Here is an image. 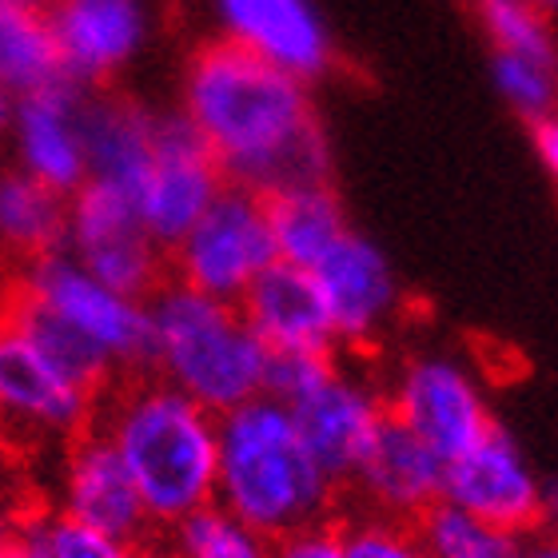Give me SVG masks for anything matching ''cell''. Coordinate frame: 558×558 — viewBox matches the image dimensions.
<instances>
[{"instance_id":"cell-1","label":"cell","mask_w":558,"mask_h":558,"mask_svg":"<svg viewBox=\"0 0 558 558\" xmlns=\"http://www.w3.org/2000/svg\"><path fill=\"white\" fill-rule=\"evenodd\" d=\"M184 117L208 140L228 184L256 196L327 184L331 175V148L303 81L228 36L187 64Z\"/></svg>"},{"instance_id":"cell-2","label":"cell","mask_w":558,"mask_h":558,"mask_svg":"<svg viewBox=\"0 0 558 558\" xmlns=\"http://www.w3.org/2000/svg\"><path fill=\"white\" fill-rule=\"evenodd\" d=\"M96 427L120 451L151 523H184L216 502L220 415L199 408L160 375H129L105 391Z\"/></svg>"},{"instance_id":"cell-3","label":"cell","mask_w":558,"mask_h":558,"mask_svg":"<svg viewBox=\"0 0 558 558\" xmlns=\"http://www.w3.org/2000/svg\"><path fill=\"white\" fill-rule=\"evenodd\" d=\"M336 487L339 483L315 463L295 415L279 399L259 396L220 415L216 502L271 543L303 526L327 523Z\"/></svg>"},{"instance_id":"cell-4","label":"cell","mask_w":558,"mask_h":558,"mask_svg":"<svg viewBox=\"0 0 558 558\" xmlns=\"http://www.w3.org/2000/svg\"><path fill=\"white\" fill-rule=\"evenodd\" d=\"M151 375L180 387L211 415L244 408L264 396L268 343L252 331L240 303L168 279L148 300Z\"/></svg>"},{"instance_id":"cell-5","label":"cell","mask_w":558,"mask_h":558,"mask_svg":"<svg viewBox=\"0 0 558 558\" xmlns=\"http://www.w3.org/2000/svg\"><path fill=\"white\" fill-rule=\"evenodd\" d=\"M16 291L76 331L117 375H151L148 303L108 288L69 252H52L21 268Z\"/></svg>"},{"instance_id":"cell-6","label":"cell","mask_w":558,"mask_h":558,"mask_svg":"<svg viewBox=\"0 0 558 558\" xmlns=\"http://www.w3.org/2000/svg\"><path fill=\"white\" fill-rule=\"evenodd\" d=\"M100 391L64 372L16 319L0 324V435L72 442L96 423Z\"/></svg>"},{"instance_id":"cell-7","label":"cell","mask_w":558,"mask_h":558,"mask_svg":"<svg viewBox=\"0 0 558 558\" xmlns=\"http://www.w3.org/2000/svg\"><path fill=\"white\" fill-rule=\"evenodd\" d=\"M72 259H81L108 288L148 303L168 283L172 259L148 235L140 220L136 196L108 180H88L69 196V244Z\"/></svg>"},{"instance_id":"cell-8","label":"cell","mask_w":558,"mask_h":558,"mask_svg":"<svg viewBox=\"0 0 558 558\" xmlns=\"http://www.w3.org/2000/svg\"><path fill=\"white\" fill-rule=\"evenodd\" d=\"M168 259H172L175 283H187L211 300L240 303L247 288L279 259L264 196L228 184L208 216L187 232V240Z\"/></svg>"},{"instance_id":"cell-9","label":"cell","mask_w":558,"mask_h":558,"mask_svg":"<svg viewBox=\"0 0 558 558\" xmlns=\"http://www.w3.org/2000/svg\"><path fill=\"white\" fill-rule=\"evenodd\" d=\"M223 187H228V175H223L216 151L208 148V140L196 132V124L184 112L160 117L156 160H151L148 180L136 192L140 220L151 240L172 256L187 240V232L208 216Z\"/></svg>"},{"instance_id":"cell-10","label":"cell","mask_w":558,"mask_h":558,"mask_svg":"<svg viewBox=\"0 0 558 558\" xmlns=\"http://www.w3.org/2000/svg\"><path fill=\"white\" fill-rule=\"evenodd\" d=\"M442 499L514 538L543 523V478L531 471L523 447L499 423L471 451L447 463Z\"/></svg>"},{"instance_id":"cell-11","label":"cell","mask_w":558,"mask_h":558,"mask_svg":"<svg viewBox=\"0 0 558 558\" xmlns=\"http://www.w3.org/2000/svg\"><path fill=\"white\" fill-rule=\"evenodd\" d=\"M60 511L88 523L105 535H117L124 543L144 547L151 523L148 507L140 499L136 478L120 459L105 430L88 427L69 442L64 451V475H60Z\"/></svg>"},{"instance_id":"cell-12","label":"cell","mask_w":558,"mask_h":558,"mask_svg":"<svg viewBox=\"0 0 558 558\" xmlns=\"http://www.w3.org/2000/svg\"><path fill=\"white\" fill-rule=\"evenodd\" d=\"M391 415L403 418L442 463H454L495 427L475 379L447 360L411 363L396 387Z\"/></svg>"},{"instance_id":"cell-13","label":"cell","mask_w":558,"mask_h":558,"mask_svg":"<svg viewBox=\"0 0 558 558\" xmlns=\"http://www.w3.org/2000/svg\"><path fill=\"white\" fill-rule=\"evenodd\" d=\"M288 411L295 415V427H300L303 442L312 447L315 463L336 483H355L387 418L384 403L363 384L348 379L339 367L315 391L295 399Z\"/></svg>"},{"instance_id":"cell-14","label":"cell","mask_w":558,"mask_h":558,"mask_svg":"<svg viewBox=\"0 0 558 558\" xmlns=\"http://www.w3.org/2000/svg\"><path fill=\"white\" fill-rule=\"evenodd\" d=\"M12 144L21 172L72 196L88 184V144H84V100L72 81L21 96L12 108Z\"/></svg>"},{"instance_id":"cell-15","label":"cell","mask_w":558,"mask_h":558,"mask_svg":"<svg viewBox=\"0 0 558 558\" xmlns=\"http://www.w3.org/2000/svg\"><path fill=\"white\" fill-rule=\"evenodd\" d=\"M240 312L268 351H327L336 348V312L312 268H295L276 259L247 288Z\"/></svg>"},{"instance_id":"cell-16","label":"cell","mask_w":558,"mask_h":558,"mask_svg":"<svg viewBox=\"0 0 558 558\" xmlns=\"http://www.w3.org/2000/svg\"><path fill=\"white\" fill-rule=\"evenodd\" d=\"M355 487L384 519L415 523L447 495V463L387 408L379 439L355 475Z\"/></svg>"},{"instance_id":"cell-17","label":"cell","mask_w":558,"mask_h":558,"mask_svg":"<svg viewBox=\"0 0 558 558\" xmlns=\"http://www.w3.org/2000/svg\"><path fill=\"white\" fill-rule=\"evenodd\" d=\"M69 81H105L144 45L148 16L140 0H57L48 9Z\"/></svg>"},{"instance_id":"cell-18","label":"cell","mask_w":558,"mask_h":558,"mask_svg":"<svg viewBox=\"0 0 558 558\" xmlns=\"http://www.w3.org/2000/svg\"><path fill=\"white\" fill-rule=\"evenodd\" d=\"M228 40L252 48L300 81L331 64V40L312 0H216Z\"/></svg>"},{"instance_id":"cell-19","label":"cell","mask_w":558,"mask_h":558,"mask_svg":"<svg viewBox=\"0 0 558 558\" xmlns=\"http://www.w3.org/2000/svg\"><path fill=\"white\" fill-rule=\"evenodd\" d=\"M315 276L336 312L339 339H367L396 303V276L387 268L384 252L355 232H348L327 252Z\"/></svg>"},{"instance_id":"cell-20","label":"cell","mask_w":558,"mask_h":558,"mask_svg":"<svg viewBox=\"0 0 558 558\" xmlns=\"http://www.w3.org/2000/svg\"><path fill=\"white\" fill-rule=\"evenodd\" d=\"M156 132L160 117L132 100H84L88 180H108L136 196L156 160Z\"/></svg>"},{"instance_id":"cell-21","label":"cell","mask_w":558,"mask_h":558,"mask_svg":"<svg viewBox=\"0 0 558 558\" xmlns=\"http://www.w3.org/2000/svg\"><path fill=\"white\" fill-rule=\"evenodd\" d=\"M64 244H69V196L52 192L21 168L0 175V252L28 268L52 252H64Z\"/></svg>"},{"instance_id":"cell-22","label":"cell","mask_w":558,"mask_h":558,"mask_svg":"<svg viewBox=\"0 0 558 558\" xmlns=\"http://www.w3.org/2000/svg\"><path fill=\"white\" fill-rule=\"evenodd\" d=\"M264 204H268V223L283 264L315 271L327 252L348 235L343 204L327 184L276 192V196H264Z\"/></svg>"},{"instance_id":"cell-23","label":"cell","mask_w":558,"mask_h":558,"mask_svg":"<svg viewBox=\"0 0 558 558\" xmlns=\"http://www.w3.org/2000/svg\"><path fill=\"white\" fill-rule=\"evenodd\" d=\"M69 81L48 12L0 4V93L12 100Z\"/></svg>"},{"instance_id":"cell-24","label":"cell","mask_w":558,"mask_h":558,"mask_svg":"<svg viewBox=\"0 0 558 558\" xmlns=\"http://www.w3.org/2000/svg\"><path fill=\"white\" fill-rule=\"evenodd\" d=\"M411 531L430 558H514L523 543L447 499L435 502L427 514H418Z\"/></svg>"},{"instance_id":"cell-25","label":"cell","mask_w":558,"mask_h":558,"mask_svg":"<svg viewBox=\"0 0 558 558\" xmlns=\"http://www.w3.org/2000/svg\"><path fill=\"white\" fill-rule=\"evenodd\" d=\"M172 558H271V538L211 502L172 526Z\"/></svg>"},{"instance_id":"cell-26","label":"cell","mask_w":558,"mask_h":558,"mask_svg":"<svg viewBox=\"0 0 558 558\" xmlns=\"http://www.w3.org/2000/svg\"><path fill=\"white\" fill-rule=\"evenodd\" d=\"M475 4L478 16H483V28H487V36L495 40L499 52L535 60V64L555 72L558 48L550 40L543 16H538L535 0H475Z\"/></svg>"},{"instance_id":"cell-27","label":"cell","mask_w":558,"mask_h":558,"mask_svg":"<svg viewBox=\"0 0 558 558\" xmlns=\"http://www.w3.org/2000/svg\"><path fill=\"white\" fill-rule=\"evenodd\" d=\"M40 538H45V558H144V547L76 523L64 511L40 514Z\"/></svg>"},{"instance_id":"cell-28","label":"cell","mask_w":558,"mask_h":558,"mask_svg":"<svg viewBox=\"0 0 558 558\" xmlns=\"http://www.w3.org/2000/svg\"><path fill=\"white\" fill-rule=\"evenodd\" d=\"M495 84H499V93L507 96L514 105V112H523L531 124L543 117H555L550 108L558 100V84H555V72L535 64V60H523V57H507V52H495Z\"/></svg>"},{"instance_id":"cell-29","label":"cell","mask_w":558,"mask_h":558,"mask_svg":"<svg viewBox=\"0 0 558 558\" xmlns=\"http://www.w3.org/2000/svg\"><path fill=\"white\" fill-rule=\"evenodd\" d=\"M336 372V363L327 351H268V379H264V396L279 399L291 408L295 399L324 384Z\"/></svg>"},{"instance_id":"cell-30","label":"cell","mask_w":558,"mask_h":558,"mask_svg":"<svg viewBox=\"0 0 558 558\" xmlns=\"http://www.w3.org/2000/svg\"><path fill=\"white\" fill-rule=\"evenodd\" d=\"M348 555L351 558H430L415 531L396 519H367L348 526Z\"/></svg>"},{"instance_id":"cell-31","label":"cell","mask_w":558,"mask_h":558,"mask_svg":"<svg viewBox=\"0 0 558 558\" xmlns=\"http://www.w3.org/2000/svg\"><path fill=\"white\" fill-rule=\"evenodd\" d=\"M271 558H351L348 555V531L331 523L303 526L295 535H283L271 543Z\"/></svg>"},{"instance_id":"cell-32","label":"cell","mask_w":558,"mask_h":558,"mask_svg":"<svg viewBox=\"0 0 558 558\" xmlns=\"http://www.w3.org/2000/svg\"><path fill=\"white\" fill-rule=\"evenodd\" d=\"M0 558H45L40 519H12V523H0Z\"/></svg>"},{"instance_id":"cell-33","label":"cell","mask_w":558,"mask_h":558,"mask_svg":"<svg viewBox=\"0 0 558 558\" xmlns=\"http://www.w3.org/2000/svg\"><path fill=\"white\" fill-rule=\"evenodd\" d=\"M531 136H535V151H538V160H543V168H547L550 175H558V117L535 120Z\"/></svg>"},{"instance_id":"cell-34","label":"cell","mask_w":558,"mask_h":558,"mask_svg":"<svg viewBox=\"0 0 558 558\" xmlns=\"http://www.w3.org/2000/svg\"><path fill=\"white\" fill-rule=\"evenodd\" d=\"M514 558H558V538L547 535V538H523L519 543V555Z\"/></svg>"},{"instance_id":"cell-35","label":"cell","mask_w":558,"mask_h":558,"mask_svg":"<svg viewBox=\"0 0 558 558\" xmlns=\"http://www.w3.org/2000/svg\"><path fill=\"white\" fill-rule=\"evenodd\" d=\"M543 523L558 526V478L543 483Z\"/></svg>"},{"instance_id":"cell-36","label":"cell","mask_w":558,"mask_h":558,"mask_svg":"<svg viewBox=\"0 0 558 558\" xmlns=\"http://www.w3.org/2000/svg\"><path fill=\"white\" fill-rule=\"evenodd\" d=\"M12 295H16V279H9V271L0 268V324H4V319H9Z\"/></svg>"},{"instance_id":"cell-37","label":"cell","mask_w":558,"mask_h":558,"mask_svg":"<svg viewBox=\"0 0 558 558\" xmlns=\"http://www.w3.org/2000/svg\"><path fill=\"white\" fill-rule=\"evenodd\" d=\"M12 108H16V100L9 93H0V136L12 129Z\"/></svg>"},{"instance_id":"cell-38","label":"cell","mask_w":558,"mask_h":558,"mask_svg":"<svg viewBox=\"0 0 558 558\" xmlns=\"http://www.w3.org/2000/svg\"><path fill=\"white\" fill-rule=\"evenodd\" d=\"M0 4H12V9H33V12H48L57 0H0Z\"/></svg>"},{"instance_id":"cell-39","label":"cell","mask_w":558,"mask_h":558,"mask_svg":"<svg viewBox=\"0 0 558 558\" xmlns=\"http://www.w3.org/2000/svg\"><path fill=\"white\" fill-rule=\"evenodd\" d=\"M535 4H543V9H555L558 12V0H535Z\"/></svg>"}]
</instances>
